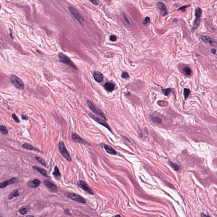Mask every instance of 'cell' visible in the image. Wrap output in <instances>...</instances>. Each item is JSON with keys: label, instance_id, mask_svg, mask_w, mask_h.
Listing matches in <instances>:
<instances>
[{"label": "cell", "instance_id": "52a82bcc", "mask_svg": "<svg viewBox=\"0 0 217 217\" xmlns=\"http://www.w3.org/2000/svg\"><path fill=\"white\" fill-rule=\"evenodd\" d=\"M77 184L80 188L83 190L84 191L87 192L88 194H90V195L94 194V192L93 191V190L89 187V186H88V185L84 182L83 181L79 180L77 182Z\"/></svg>", "mask_w": 217, "mask_h": 217}, {"label": "cell", "instance_id": "ac0fdd59", "mask_svg": "<svg viewBox=\"0 0 217 217\" xmlns=\"http://www.w3.org/2000/svg\"><path fill=\"white\" fill-rule=\"evenodd\" d=\"M105 89L108 92H112L114 89V86L111 82H107L104 85Z\"/></svg>", "mask_w": 217, "mask_h": 217}, {"label": "cell", "instance_id": "5b68a950", "mask_svg": "<svg viewBox=\"0 0 217 217\" xmlns=\"http://www.w3.org/2000/svg\"><path fill=\"white\" fill-rule=\"evenodd\" d=\"M87 104L89 107V108L93 112V113L99 115L101 118H104L105 120H106V118L104 114L101 109H100L99 108H98L97 107L96 108V107H95V105L93 104V103L91 102L90 101H87Z\"/></svg>", "mask_w": 217, "mask_h": 217}, {"label": "cell", "instance_id": "6da1fadb", "mask_svg": "<svg viewBox=\"0 0 217 217\" xmlns=\"http://www.w3.org/2000/svg\"><path fill=\"white\" fill-rule=\"evenodd\" d=\"M202 11L201 8H198L195 11V19L193 23V26L191 29V31L193 32L199 27L200 24V19L202 16Z\"/></svg>", "mask_w": 217, "mask_h": 217}, {"label": "cell", "instance_id": "8992f818", "mask_svg": "<svg viewBox=\"0 0 217 217\" xmlns=\"http://www.w3.org/2000/svg\"><path fill=\"white\" fill-rule=\"evenodd\" d=\"M65 195L67 197L74 201L82 203H86V202L84 198H82L81 196L77 194L72 193H68L67 194H65Z\"/></svg>", "mask_w": 217, "mask_h": 217}, {"label": "cell", "instance_id": "7402d4cb", "mask_svg": "<svg viewBox=\"0 0 217 217\" xmlns=\"http://www.w3.org/2000/svg\"><path fill=\"white\" fill-rule=\"evenodd\" d=\"M53 174L56 177H60L61 176L60 172L59 171V168L57 166H55L54 168V171L53 173Z\"/></svg>", "mask_w": 217, "mask_h": 217}, {"label": "cell", "instance_id": "277c9868", "mask_svg": "<svg viewBox=\"0 0 217 217\" xmlns=\"http://www.w3.org/2000/svg\"><path fill=\"white\" fill-rule=\"evenodd\" d=\"M10 81L16 87L20 89H24V84L21 80L15 75H12L10 77Z\"/></svg>", "mask_w": 217, "mask_h": 217}, {"label": "cell", "instance_id": "836d02e7", "mask_svg": "<svg viewBox=\"0 0 217 217\" xmlns=\"http://www.w3.org/2000/svg\"><path fill=\"white\" fill-rule=\"evenodd\" d=\"M109 39L111 41H113V42H114L117 40V37L115 36L114 35H111L110 37V38H109Z\"/></svg>", "mask_w": 217, "mask_h": 217}, {"label": "cell", "instance_id": "2e32d148", "mask_svg": "<svg viewBox=\"0 0 217 217\" xmlns=\"http://www.w3.org/2000/svg\"><path fill=\"white\" fill-rule=\"evenodd\" d=\"M41 182L39 180V179H35L33 181L29 182L28 183V186L32 188H36L37 187L39 186V184H40Z\"/></svg>", "mask_w": 217, "mask_h": 217}, {"label": "cell", "instance_id": "e575fe53", "mask_svg": "<svg viewBox=\"0 0 217 217\" xmlns=\"http://www.w3.org/2000/svg\"><path fill=\"white\" fill-rule=\"evenodd\" d=\"M190 6V4H187V5H185V6H182L180 8H179L178 10H183L184 9H185L186 8H187L188 7H189Z\"/></svg>", "mask_w": 217, "mask_h": 217}, {"label": "cell", "instance_id": "83f0119b", "mask_svg": "<svg viewBox=\"0 0 217 217\" xmlns=\"http://www.w3.org/2000/svg\"><path fill=\"white\" fill-rule=\"evenodd\" d=\"M171 91H172V89L170 88H168L166 89L163 90V93L165 96H168L170 94Z\"/></svg>", "mask_w": 217, "mask_h": 217}, {"label": "cell", "instance_id": "d4e9b609", "mask_svg": "<svg viewBox=\"0 0 217 217\" xmlns=\"http://www.w3.org/2000/svg\"><path fill=\"white\" fill-rule=\"evenodd\" d=\"M35 159H36L38 161L39 163H40L41 165H43V166H44L45 167H46V163H45V161H44L42 158H41V157H35Z\"/></svg>", "mask_w": 217, "mask_h": 217}, {"label": "cell", "instance_id": "4dcf8cb0", "mask_svg": "<svg viewBox=\"0 0 217 217\" xmlns=\"http://www.w3.org/2000/svg\"><path fill=\"white\" fill-rule=\"evenodd\" d=\"M19 212L21 215H24L27 212V210H26V209L25 208L23 207L21 208L20 209H19Z\"/></svg>", "mask_w": 217, "mask_h": 217}, {"label": "cell", "instance_id": "7a4b0ae2", "mask_svg": "<svg viewBox=\"0 0 217 217\" xmlns=\"http://www.w3.org/2000/svg\"><path fill=\"white\" fill-rule=\"evenodd\" d=\"M59 148L60 153H61L62 156L68 161L70 162L71 161V157L70 156V155L66 149L65 145L63 142L61 141L59 142Z\"/></svg>", "mask_w": 217, "mask_h": 217}, {"label": "cell", "instance_id": "44dd1931", "mask_svg": "<svg viewBox=\"0 0 217 217\" xmlns=\"http://www.w3.org/2000/svg\"><path fill=\"white\" fill-rule=\"evenodd\" d=\"M169 165H170L171 167L172 168H173L174 169V171H177L179 170L180 167L178 165H177L176 163H173L172 162L170 161L169 162Z\"/></svg>", "mask_w": 217, "mask_h": 217}, {"label": "cell", "instance_id": "4316f807", "mask_svg": "<svg viewBox=\"0 0 217 217\" xmlns=\"http://www.w3.org/2000/svg\"><path fill=\"white\" fill-rule=\"evenodd\" d=\"M190 91L189 89L184 88V95L185 99H186L188 98V95L190 94Z\"/></svg>", "mask_w": 217, "mask_h": 217}, {"label": "cell", "instance_id": "d6986e66", "mask_svg": "<svg viewBox=\"0 0 217 217\" xmlns=\"http://www.w3.org/2000/svg\"><path fill=\"white\" fill-rule=\"evenodd\" d=\"M33 168L35 170H36V171H37L38 172L40 173L42 175H43V176H45L46 177H48V175L47 174V172L46 171L44 170V169H43L41 168H39L38 167H37V166H33Z\"/></svg>", "mask_w": 217, "mask_h": 217}, {"label": "cell", "instance_id": "cb8c5ba5", "mask_svg": "<svg viewBox=\"0 0 217 217\" xmlns=\"http://www.w3.org/2000/svg\"><path fill=\"white\" fill-rule=\"evenodd\" d=\"M151 119L153 122L157 124H159L162 123L161 119L158 117L152 116L151 118Z\"/></svg>", "mask_w": 217, "mask_h": 217}, {"label": "cell", "instance_id": "3957f363", "mask_svg": "<svg viewBox=\"0 0 217 217\" xmlns=\"http://www.w3.org/2000/svg\"><path fill=\"white\" fill-rule=\"evenodd\" d=\"M58 57L61 62L70 66L75 69H77L75 64L71 61L70 59L69 58L68 56H66L65 55L62 53H59L58 55Z\"/></svg>", "mask_w": 217, "mask_h": 217}, {"label": "cell", "instance_id": "f35d334b", "mask_svg": "<svg viewBox=\"0 0 217 217\" xmlns=\"http://www.w3.org/2000/svg\"><path fill=\"white\" fill-rule=\"evenodd\" d=\"M22 118L23 119H24V120H27V119H28V118H27V117L25 116H24L23 117L22 116Z\"/></svg>", "mask_w": 217, "mask_h": 217}, {"label": "cell", "instance_id": "9a60e30c", "mask_svg": "<svg viewBox=\"0 0 217 217\" xmlns=\"http://www.w3.org/2000/svg\"><path fill=\"white\" fill-rule=\"evenodd\" d=\"M93 77L95 80L99 83H101L103 81L104 77L101 72L95 71L93 73Z\"/></svg>", "mask_w": 217, "mask_h": 217}, {"label": "cell", "instance_id": "1f68e13d", "mask_svg": "<svg viewBox=\"0 0 217 217\" xmlns=\"http://www.w3.org/2000/svg\"><path fill=\"white\" fill-rule=\"evenodd\" d=\"M121 76L123 78L125 79H127L129 78V75L128 73L126 72H123L121 74Z\"/></svg>", "mask_w": 217, "mask_h": 217}, {"label": "cell", "instance_id": "f546056e", "mask_svg": "<svg viewBox=\"0 0 217 217\" xmlns=\"http://www.w3.org/2000/svg\"><path fill=\"white\" fill-rule=\"evenodd\" d=\"M150 23V18L149 17H145L143 22V24L144 25H146L147 24H148Z\"/></svg>", "mask_w": 217, "mask_h": 217}, {"label": "cell", "instance_id": "5bb4252c", "mask_svg": "<svg viewBox=\"0 0 217 217\" xmlns=\"http://www.w3.org/2000/svg\"><path fill=\"white\" fill-rule=\"evenodd\" d=\"M157 6L159 10H161L163 16L167 15L168 14L167 8L164 3L162 2H158L157 4Z\"/></svg>", "mask_w": 217, "mask_h": 217}, {"label": "cell", "instance_id": "d6a6232c", "mask_svg": "<svg viewBox=\"0 0 217 217\" xmlns=\"http://www.w3.org/2000/svg\"><path fill=\"white\" fill-rule=\"evenodd\" d=\"M12 118H13L14 120H15L16 122H17L18 123H19V118H18V117L16 116V115L15 114H12Z\"/></svg>", "mask_w": 217, "mask_h": 217}, {"label": "cell", "instance_id": "7c38bea8", "mask_svg": "<svg viewBox=\"0 0 217 217\" xmlns=\"http://www.w3.org/2000/svg\"><path fill=\"white\" fill-rule=\"evenodd\" d=\"M72 138L73 140L77 143L86 145L87 144V142L85 140H84L79 136L76 133H73L72 134Z\"/></svg>", "mask_w": 217, "mask_h": 217}, {"label": "cell", "instance_id": "8d00e7d4", "mask_svg": "<svg viewBox=\"0 0 217 217\" xmlns=\"http://www.w3.org/2000/svg\"><path fill=\"white\" fill-rule=\"evenodd\" d=\"M123 17H124V19L125 20V21H126L127 23H130V22L129 21V20L128 19L127 17H126V16L125 15H123Z\"/></svg>", "mask_w": 217, "mask_h": 217}, {"label": "cell", "instance_id": "ba28073f", "mask_svg": "<svg viewBox=\"0 0 217 217\" xmlns=\"http://www.w3.org/2000/svg\"><path fill=\"white\" fill-rule=\"evenodd\" d=\"M70 12L71 13L72 15L74 16V17L81 24H83L84 23V19L83 17L74 8H72L71 7H70L69 8Z\"/></svg>", "mask_w": 217, "mask_h": 217}, {"label": "cell", "instance_id": "603a6c76", "mask_svg": "<svg viewBox=\"0 0 217 217\" xmlns=\"http://www.w3.org/2000/svg\"><path fill=\"white\" fill-rule=\"evenodd\" d=\"M0 132L2 134L4 135H6L8 134V130L4 126H0Z\"/></svg>", "mask_w": 217, "mask_h": 217}, {"label": "cell", "instance_id": "4fadbf2b", "mask_svg": "<svg viewBox=\"0 0 217 217\" xmlns=\"http://www.w3.org/2000/svg\"><path fill=\"white\" fill-rule=\"evenodd\" d=\"M200 38L203 41L204 43H207L210 45H212L214 43V39H212L211 37L208 36L201 35L200 36Z\"/></svg>", "mask_w": 217, "mask_h": 217}, {"label": "cell", "instance_id": "f1b7e54d", "mask_svg": "<svg viewBox=\"0 0 217 217\" xmlns=\"http://www.w3.org/2000/svg\"><path fill=\"white\" fill-rule=\"evenodd\" d=\"M183 71L184 74H186V75H189L191 74V70L188 67H185V68H184L183 69Z\"/></svg>", "mask_w": 217, "mask_h": 217}, {"label": "cell", "instance_id": "60d3db41", "mask_svg": "<svg viewBox=\"0 0 217 217\" xmlns=\"http://www.w3.org/2000/svg\"></svg>", "mask_w": 217, "mask_h": 217}, {"label": "cell", "instance_id": "d590c367", "mask_svg": "<svg viewBox=\"0 0 217 217\" xmlns=\"http://www.w3.org/2000/svg\"><path fill=\"white\" fill-rule=\"evenodd\" d=\"M93 4L95 5H98L99 4V0H89Z\"/></svg>", "mask_w": 217, "mask_h": 217}, {"label": "cell", "instance_id": "e0dca14e", "mask_svg": "<svg viewBox=\"0 0 217 217\" xmlns=\"http://www.w3.org/2000/svg\"><path fill=\"white\" fill-rule=\"evenodd\" d=\"M104 148L107 152L111 155H115L117 154V152L116 151L113 149V148L110 146L107 145H104Z\"/></svg>", "mask_w": 217, "mask_h": 217}, {"label": "cell", "instance_id": "9c48e42d", "mask_svg": "<svg viewBox=\"0 0 217 217\" xmlns=\"http://www.w3.org/2000/svg\"><path fill=\"white\" fill-rule=\"evenodd\" d=\"M18 181V178L14 177L10 178L8 180L4 181V182H1L0 183V188H4L10 184H13L17 182Z\"/></svg>", "mask_w": 217, "mask_h": 217}, {"label": "cell", "instance_id": "30bf717a", "mask_svg": "<svg viewBox=\"0 0 217 217\" xmlns=\"http://www.w3.org/2000/svg\"><path fill=\"white\" fill-rule=\"evenodd\" d=\"M44 182L45 186H46L49 190L52 192H56L58 190V188L56 185L48 180H45L44 181Z\"/></svg>", "mask_w": 217, "mask_h": 217}, {"label": "cell", "instance_id": "8fae6325", "mask_svg": "<svg viewBox=\"0 0 217 217\" xmlns=\"http://www.w3.org/2000/svg\"><path fill=\"white\" fill-rule=\"evenodd\" d=\"M91 118H93V119H94L96 122H97L98 123H99V124L102 125L103 126H104L105 127L107 128L110 131H111L110 128L109 127L108 125L105 121H104V120L101 119L99 118L98 117L95 116L94 115H91Z\"/></svg>", "mask_w": 217, "mask_h": 217}, {"label": "cell", "instance_id": "484cf974", "mask_svg": "<svg viewBox=\"0 0 217 217\" xmlns=\"http://www.w3.org/2000/svg\"><path fill=\"white\" fill-rule=\"evenodd\" d=\"M22 146H23V147L25 148V149L30 150H34V149H35V148L33 147L32 145H30L28 144H24Z\"/></svg>", "mask_w": 217, "mask_h": 217}, {"label": "cell", "instance_id": "ffe728a7", "mask_svg": "<svg viewBox=\"0 0 217 217\" xmlns=\"http://www.w3.org/2000/svg\"><path fill=\"white\" fill-rule=\"evenodd\" d=\"M19 196V193L18 190H14L9 196L8 199L10 200L12 199L13 198H15V197H17Z\"/></svg>", "mask_w": 217, "mask_h": 217}, {"label": "cell", "instance_id": "74e56055", "mask_svg": "<svg viewBox=\"0 0 217 217\" xmlns=\"http://www.w3.org/2000/svg\"><path fill=\"white\" fill-rule=\"evenodd\" d=\"M212 52L213 53V54H216V50L215 49H212L211 50Z\"/></svg>", "mask_w": 217, "mask_h": 217}, {"label": "cell", "instance_id": "ab89813d", "mask_svg": "<svg viewBox=\"0 0 217 217\" xmlns=\"http://www.w3.org/2000/svg\"><path fill=\"white\" fill-rule=\"evenodd\" d=\"M202 217H203V216H207V215H204L203 213H202Z\"/></svg>", "mask_w": 217, "mask_h": 217}]
</instances>
